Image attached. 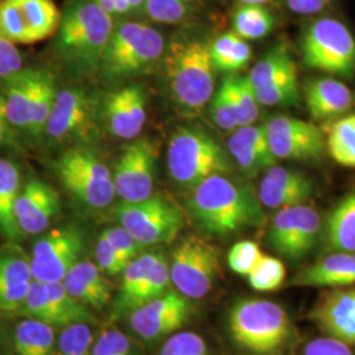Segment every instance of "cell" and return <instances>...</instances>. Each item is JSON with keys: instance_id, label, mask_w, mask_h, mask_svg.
<instances>
[{"instance_id": "bcb514c9", "label": "cell", "mask_w": 355, "mask_h": 355, "mask_svg": "<svg viewBox=\"0 0 355 355\" xmlns=\"http://www.w3.org/2000/svg\"><path fill=\"white\" fill-rule=\"evenodd\" d=\"M262 252L258 243L253 241H240L234 243L229 250L228 265L230 270L239 275L248 277L253 270Z\"/></svg>"}, {"instance_id": "1f68e13d", "label": "cell", "mask_w": 355, "mask_h": 355, "mask_svg": "<svg viewBox=\"0 0 355 355\" xmlns=\"http://www.w3.org/2000/svg\"><path fill=\"white\" fill-rule=\"evenodd\" d=\"M15 350L17 355H54V328L37 320H23L15 329Z\"/></svg>"}, {"instance_id": "9c48e42d", "label": "cell", "mask_w": 355, "mask_h": 355, "mask_svg": "<svg viewBox=\"0 0 355 355\" xmlns=\"http://www.w3.org/2000/svg\"><path fill=\"white\" fill-rule=\"evenodd\" d=\"M305 64L331 76L355 74V38L341 21L322 17L305 29L302 41Z\"/></svg>"}, {"instance_id": "7c38bea8", "label": "cell", "mask_w": 355, "mask_h": 355, "mask_svg": "<svg viewBox=\"0 0 355 355\" xmlns=\"http://www.w3.org/2000/svg\"><path fill=\"white\" fill-rule=\"evenodd\" d=\"M86 249V234L76 224L53 229L38 240L29 257L33 279L62 282L70 268L80 261Z\"/></svg>"}, {"instance_id": "4316f807", "label": "cell", "mask_w": 355, "mask_h": 355, "mask_svg": "<svg viewBox=\"0 0 355 355\" xmlns=\"http://www.w3.org/2000/svg\"><path fill=\"white\" fill-rule=\"evenodd\" d=\"M161 252L142 253L130 261L123 271V282L114 302V313L123 316L132 313L140 306L141 293L149 279L153 266Z\"/></svg>"}, {"instance_id": "7bdbcfd3", "label": "cell", "mask_w": 355, "mask_h": 355, "mask_svg": "<svg viewBox=\"0 0 355 355\" xmlns=\"http://www.w3.org/2000/svg\"><path fill=\"white\" fill-rule=\"evenodd\" d=\"M211 114L216 125L225 132L239 128V116L227 79L223 80L211 99Z\"/></svg>"}, {"instance_id": "7dc6e473", "label": "cell", "mask_w": 355, "mask_h": 355, "mask_svg": "<svg viewBox=\"0 0 355 355\" xmlns=\"http://www.w3.org/2000/svg\"><path fill=\"white\" fill-rule=\"evenodd\" d=\"M102 234L112 245L117 254L127 262L136 259L144 253V246L121 225L105 229Z\"/></svg>"}, {"instance_id": "5b68a950", "label": "cell", "mask_w": 355, "mask_h": 355, "mask_svg": "<svg viewBox=\"0 0 355 355\" xmlns=\"http://www.w3.org/2000/svg\"><path fill=\"white\" fill-rule=\"evenodd\" d=\"M167 168L178 186L192 191L208 178L228 175L233 161L211 133L200 128L183 127L168 140Z\"/></svg>"}, {"instance_id": "d590c367", "label": "cell", "mask_w": 355, "mask_h": 355, "mask_svg": "<svg viewBox=\"0 0 355 355\" xmlns=\"http://www.w3.org/2000/svg\"><path fill=\"white\" fill-rule=\"evenodd\" d=\"M327 150L338 165L355 167V114L340 119L330 128Z\"/></svg>"}, {"instance_id": "44dd1931", "label": "cell", "mask_w": 355, "mask_h": 355, "mask_svg": "<svg viewBox=\"0 0 355 355\" xmlns=\"http://www.w3.org/2000/svg\"><path fill=\"white\" fill-rule=\"evenodd\" d=\"M110 130L123 140H135L146 123V96L137 85L127 86L111 94L103 108Z\"/></svg>"}, {"instance_id": "11a10c76", "label": "cell", "mask_w": 355, "mask_h": 355, "mask_svg": "<svg viewBox=\"0 0 355 355\" xmlns=\"http://www.w3.org/2000/svg\"><path fill=\"white\" fill-rule=\"evenodd\" d=\"M96 6H99L102 8L103 11L111 15L112 17L119 15V10H117V6H116V1L114 0H92Z\"/></svg>"}, {"instance_id": "60d3db41", "label": "cell", "mask_w": 355, "mask_h": 355, "mask_svg": "<svg viewBox=\"0 0 355 355\" xmlns=\"http://www.w3.org/2000/svg\"><path fill=\"white\" fill-rule=\"evenodd\" d=\"M94 334L89 324H74L61 331L54 355H91Z\"/></svg>"}, {"instance_id": "ffe728a7", "label": "cell", "mask_w": 355, "mask_h": 355, "mask_svg": "<svg viewBox=\"0 0 355 355\" xmlns=\"http://www.w3.org/2000/svg\"><path fill=\"white\" fill-rule=\"evenodd\" d=\"M313 191V182L304 173L275 165L262 178L258 199L266 208L283 209L306 203Z\"/></svg>"}, {"instance_id": "8d00e7d4", "label": "cell", "mask_w": 355, "mask_h": 355, "mask_svg": "<svg viewBox=\"0 0 355 355\" xmlns=\"http://www.w3.org/2000/svg\"><path fill=\"white\" fill-rule=\"evenodd\" d=\"M228 153L232 161L239 166L242 173L249 177H254L262 171H266L270 167L277 165V158L268 157L263 153L248 145L246 142L237 137L234 133L229 137Z\"/></svg>"}, {"instance_id": "e575fe53", "label": "cell", "mask_w": 355, "mask_h": 355, "mask_svg": "<svg viewBox=\"0 0 355 355\" xmlns=\"http://www.w3.org/2000/svg\"><path fill=\"white\" fill-rule=\"evenodd\" d=\"M275 26V16L262 4H241L233 16V32L243 40L266 37Z\"/></svg>"}, {"instance_id": "681fc988", "label": "cell", "mask_w": 355, "mask_h": 355, "mask_svg": "<svg viewBox=\"0 0 355 355\" xmlns=\"http://www.w3.org/2000/svg\"><path fill=\"white\" fill-rule=\"evenodd\" d=\"M95 257L99 268L104 271L107 275L116 277L123 274L128 263L124 258H121L117 252L112 248V245L107 241V239L101 234L96 242L95 248Z\"/></svg>"}, {"instance_id": "8992f818", "label": "cell", "mask_w": 355, "mask_h": 355, "mask_svg": "<svg viewBox=\"0 0 355 355\" xmlns=\"http://www.w3.org/2000/svg\"><path fill=\"white\" fill-rule=\"evenodd\" d=\"M165 51V38L155 28L128 21L114 26L99 67L110 79L140 76L152 69Z\"/></svg>"}, {"instance_id": "4fadbf2b", "label": "cell", "mask_w": 355, "mask_h": 355, "mask_svg": "<svg viewBox=\"0 0 355 355\" xmlns=\"http://www.w3.org/2000/svg\"><path fill=\"white\" fill-rule=\"evenodd\" d=\"M17 313L51 325V328L62 329L74 324L96 322L92 311L73 297L62 282L32 280Z\"/></svg>"}, {"instance_id": "f5cc1de1", "label": "cell", "mask_w": 355, "mask_h": 355, "mask_svg": "<svg viewBox=\"0 0 355 355\" xmlns=\"http://www.w3.org/2000/svg\"><path fill=\"white\" fill-rule=\"evenodd\" d=\"M331 0H286L291 12L296 15H316L324 11Z\"/></svg>"}, {"instance_id": "f35d334b", "label": "cell", "mask_w": 355, "mask_h": 355, "mask_svg": "<svg viewBox=\"0 0 355 355\" xmlns=\"http://www.w3.org/2000/svg\"><path fill=\"white\" fill-rule=\"evenodd\" d=\"M248 280L255 291H275L286 280V266L278 258L262 254L248 275Z\"/></svg>"}, {"instance_id": "7a4b0ae2", "label": "cell", "mask_w": 355, "mask_h": 355, "mask_svg": "<svg viewBox=\"0 0 355 355\" xmlns=\"http://www.w3.org/2000/svg\"><path fill=\"white\" fill-rule=\"evenodd\" d=\"M167 86L178 108L198 114L215 94V66L209 45L196 38L178 37L165 54Z\"/></svg>"}, {"instance_id": "f546056e", "label": "cell", "mask_w": 355, "mask_h": 355, "mask_svg": "<svg viewBox=\"0 0 355 355\" xmlns=\"http://www.w3.org/2000/svg\"><path fill=\"white\" fill-rule=\"evenodd\" d=\"M31 44L51 37L60 26L61 13L53 0H16Z\"/></svg>"}, {"instance_id": "ab89813d", "label": "cell", "mask_w": 355, "mask_h": 355, "mask_svg": "<svg viewBox=\"0 0 355 355\" xmlns=\"http://www.w3.org/2000/svg\"><path fill=\"white\" fill-rule=\"evenodd\" d=\"M257 101L261 105H296L300 102V87L297 73L284 76L262 89H254Z\"/></svg>"}, {"instance_id": "cb8c5ba5", "label": "cell", "mask_w": 355, "mask_h": 355, "mask_svg": "<svg viewBox=\"0 0 355 355\" xmlns=\"http://www.w3.org/2000/svg\"><path fill=\"white\" fill-rule=\"evenodd\" d=\"M62 283L73 297L89 309L102 311L111 302L112 287L99 266L91 261H79L64 275Z\"/></svg>"}, {"instance_id": "52a82bcc", "label": "cell", "mask_w": 355, "mask_h": 355, "mask_svg": "<svg viewBox=\"0 0 355 355\" xmlns=\"http://www.w3.org/2000/svg\"><path fill=\"white\" fill-rule=\"evenodd\" d=\"M58 177L76 203L87 209H104L114 202V179L102 159L86 148L76 146L57 162Z\"/></svg>"}, {"instance_id": "f907efd6", "label": "cell", "mask_w": 355, "mask_h": 355, "mask_svg": "<svg viewBox=\"0 0 355 355\" xmlns=\"http://www.w3.org/2000/svg\"><path fill=\"white\" fill-rule=\"evenodd\" d=\"M23 70V57L16 44L0 33V79H6Z\"/></svg>"}, {"instance_id": "db71d44e", "label": "cell", "mask_w": 355, "mask_h": 355, "mask_svg": "<svg viewBox=\"0 0 355 355\" xmlns=\"http://www.w3.org/2000/svg\"><path fill=\"white\" fill-rule=\"evenodd\" d=\"M10 127H11V124L8 123V119H7L4 101H3V96L0 95V145L6 144L7 140H8V137H10Z\"/></svg>"}, {"instance_id": "f6af8a7d", "label": "cell", "mask_w": 355, "mask_h": 355, "mask_svg": "<svg viewBox=\"0 0 355 355\" xmlns=\"http://www.w3.org/2000/svg\"><path fill=\"white\" fill-rule=\"evenodd\" d=\"M158 355H211L208 345L195 331H179L161 347Z\"/></svg>"}, {"instance_id": "603a6c76", "label": "cell", "mask_w": 355, "mask_h": 355, "mask_svg": "<svg viewBox=\"0 0 355 355\" xmlns=\"http://www.w3.org/2000/svg\"><path fill=\"white\" fill-rule=\"evenodd\" d=\"M353 284H355V253L340 252L304 267L287 282L288 287L338 288Z\"/></svg>"}, {"instance_id": "c3c4849f", "label": "cell", "mask_w": 355, "mask_h": 355, "mask_svg": "<svg viewBox=\"0 0 355 355\" xmlns=\"http://www.w3.org/2000/svg\"><path fill=\"white\" fill-rule=\"evenodd\" d=\"M91 355H132V346L123 331L107 329L94 341Z\"/></svg>"}, {"instance_id": "d4e9b609", "label": "cell", "mask_w": 355, "mask_h": 355, "mask_svg": "<svg viewBox=\"0 0 355 355\" xmlns=\"http://www.w3.org/2000/svg\"><path fill=\"white\" fill-rule=\"evenodd\" d=\"M304 99L308 112L315 120H330L346 114L354 104L353 92L343 82L320 78L306 83Z\"/></svg>"}, {"instance_id": "8fae6325", "label": "cell", "mask_w": 355, "mask_h": 355, "mask_svg": "<svg viewBox=\"0 0 355 355\" xmlns=\"http://www.w3.org/2000/svg\"><path fill=\"white\" fill-rule=\"evenodd\" d=\"M101 102L87 89L57 91L45 135L57 144L89 140L98 127Z\"/></svg>"}, {"instance_id": "6f0895ef", "label": "cell", "mask_w": 355, "mask_h": 355, "mask_svg": "<svg viewBox=\"0 0 355 355\" xmlns=\"http://www.w3.org/2000/svg\"><path fill=\"white\" fill-rule=\"evenodd\" d=\"M240 4H262L265 6L267 3H271L274 0H237Z\"/></svg>"}, {"instance_id": "74e56055", "label": "cell", "mask_w": 355, "mask_h": 355, "mask_svg": "<svg viewBox=\"0 0 355 355\" xmlns=\"http://www.w3.org/2000/svg\"><path fill=\"white\" fill-rule=\"evenodd\" d=\"M229 89L239 116V128L252 125L259 116V103L248 76H229Z\"/></svg>"}, {"instance_id": "9a60e30c", "label": "cell", "mask_w": 355, "mask_h": 355, "mask_svg": "<svg viewBox=\"0 0 355 355\" xmlns=\"http://www.w3.org/2000/svg\"><path fill=\"white\" fill-rule=\"evenodd\" d=\"M321 233V216L306 204L278 209L267 232V242L277 253L299 261L311 253Z\"/></svg>"}, {"instance_id": "7402d4cb", "label": "cell", "mask_w": 355, "mask_h": 355, "mask_svg": "<svg viewBox=\"0 0 355 355\" xmlns=\"http://www.w3.org/2000/svg\"><path fill=\"white\" fill-rule=\"evenodd\" d=\"M33 280L31 261L19 246L0 250V312H19Z\"/></svg>"}, {"instance_id": "277c9868", "label": "cell", "mask_w": 355, "mask_h": 355, "mask_svg": "<svg viewBox=\"0 0 355 355\" xmlns=\"http://www.w3.org/2000/svg\"><path fill=\"white\" fill-rule=\"evenodd\" d=\"M227 324L230 340L249 354H280L292 337L286 309L265 299H239L229 308Z\"/></svg>"}, {"instance_id": "5bb4252c", "label": "cell", "mask_w": 355, "mask_h": 355, "mask_svg": "<svg viewBox=\"0 0 355 355\" xmlns=\"http://www.w3.org/2000/svg\"><path fill=\"white\" fill-rule=\"evenodd\" d=\"M158 146L149 137L128 144L114 166L116 196L125 203H137L150 198L155 187Z\"/></svg>"}, {"instance_id": "e0dca14e", "label": "cell", "mask_w": 355, "mask_h": 355, "mask_svg": "<svg viewBox=\"0 0 355 355\" xmlns=\"http://www.w3.org/2000/svg\"><path fill=\"white\" fill-rule=\"evenodd\" d=\"M195 315L192 300L177 290L141 305L129 316L132 330L145 341H155L182 329Z\"/></svg>"}, {"instance_id": "f1b7e54d", "label": "cell", "mask_w": 355, "mask_h": 355, "mask_svg": "<svg viewBox=\"0 0 355 355\" xmlns=\"http://www.w3.org/2000/svg\"><path fill=\"white\" fill-rule=\"evenodd\" d=\"M20 171L8 159L0 158V233L15 241L21 236L13 208L20 192Z\"/></svg>"}, {"instance_id": "4dcf8cb0", "label": "cell", "mask_w": 355, "mask_h": 355, "mask_svg": "<svg viewBox=\"0 0 355 355\" xmlns=\"http://www.w3.org/2000/svg\"><path fill=\"white\" fill-rule=\"evenodd\" d=\"M296 71V64L292 60L291 51L286 42L274 45L266 54L254 64L248 76L254 89L266 87L284 76Z\"/></svg>"}, {"instance_id": "484cf974", "label": "cell", "mask_w": 355, "mask_h": 355, "mask_svg": "<svg viewBox=\"0 0 355 355\" xmlns=\"http://www.w3.org/2000/svg\"><path fill=\"white\" fill-rule=\"evenodd\" d=\"M38 70L23 69L4 79V107L11 127L26 129L29 127V111Z\"/></svg>"}, {"instance_id": "2e32d148", "label": "cell", "mask_w": 355, "mask_h": 355, "mask_svg": "<svg viewBox=\"0 0 355 355\" xmlns=\"http://www.w3.org/2000/svg\"><path fill=\"white\" fill-rule=\"evenodd\" d=\"M270 149L277 159L318 161L327 152L321 129L309 121L278 114L265 124Z\"/></svg>"}, {"instance_id": "30bf717a", "label": "cell", "mask_w": 355, "mask_h": 355, "mask_svg": "<svg viewBox=\"0 0 355 355\" xmlns=\"http://www.w3.org/2000/svg\"><path fill=\"white\" fill-rule=\"evenodd\" d=\"M168 267L175 290L191 300H199L215 286L220 272V254L214 243L192 234L178 243Z\"/></svg>"}, {"instance_id": "816d5d0a", "label": "cell", "mask_w": 355, "mask_h": 355, "mask_svg": "<svg viewBox=\"0 0 355 355\" xmlns=\"http://www.w3.org/2000/svg\"><path fill=\"white\" fill-rule=\"evenodd\" d=\"M304 355H355V353L350 345L327 336L306 343Z\"/></svg>"}, {"instance_id": "ac0fdd59", "label": "cell", "mask_w": 355, "mask_h": 355, "mask_svg": "<svg viewBox=\"0 0 355 355\" xmlns=\"http://www.w3.org/2000/svg\"><path fill=\"white\" fill-rule=\"evenodd\" d=\"M308 318L328 337L355 346V284L322 293Z\"/></svg>"}, {"instance_id": "d6a6232c", "label": "cell", "mask_w": 355, "mask_h": 355, "mask_svg": "<svg viewBox=\"0 0 355 355\" xmlns=\"http://www.w3.org/2000/svg\"><path fill=\"white\" fill-rule=\"evenodd\" d=\"M212 64L220 71L234 73L243 69L252 58V48L234 32H227L209 45Z\"/></svg>"}, {"instance_id": "ee69618b", "label": "cell", "mask_w": 355, "mask_h": 355, "mask_svg": "<svg viewBox=\"0 0 355 355\" xmlns=\"http://www.w3.org/2000/svg\"><path fill=\"white\" fill-rule=\"evenodd\" d=\"M0 33L16 45L31 44V38L16 0H3L0 3Z\"/></svg>"}, {"instance_id": "3957f363", "label": "cell", "mask_w": 355, "mask_h": 355, "mask_svg": "<svg viewBox=\"0 0 355 355\" xmlns=\"http://www.w3.org/2000/svg\"><path fill=\"white\" fill-rule=\"evenodd\" d=\"M114 29L111 15L92 0H79L61 16L57 31L58 55L78 74H87L99 67Z\"/></svg>"}, {"instance_id": "ba28073f", "label": "cell", "mask_w": 355, "mask_h": 355, "mask_svg": "<svg viewBox=\"0 0 355 355\" xmlns=\"http://www.w3.org/2000/svg\"><path fill=\"white\" fill-rule=\"evenodd\" d=\"M114 216L144 248L174 241L184 227L182 208L162 195H152L137 203L121 202Z\"/></svg>"}, {"instance_id": "9f6ffc18", "label": "cell", "mask_w": 355, "mask_h": 355, "mask_svg": "<svg viewBox=\"0 0 355 355\" xmlns=\"http://www.w3.org/2000/svg\"><path fill=\"white\" fill-rule=\"evenodd\" d=\"M127 3L129 4L132 11L144 8V0H127Z\"/></svg>"}, {"instance_id": "83f0119b", "label": "cell", "mask_w": 355, "mask_h": 355, "mask_svg": "<svg viewBox=\"0 0 355 355\" xmlns=\"http://www.w3.org/2000/svg\"><path fill=\"white\" fill-rule=\"evenodd\" d=\"M325 241L333 253H355V192L331 209L325 224Z\"/></svg>"}, {"instance_id": "836d02e7", "label": "cell", "mask_w": 355, "mask_h": 355, "mask_svg": "<svg viewBox=\"0 0 355 355\" xmlns=\"http://www.w3.org/2000/svg\"><path fill=\"white\" fill-rule=\"evenodd\" d=\"M57 91L53 74L46 70H38L37 80L31 102L28 127V132L35 139H40L45 135V128L53 110Z\"/></svg>"}, {"instance_id": "6da1fadb", "label": "cell", "mask_w": 355, "mask_h": 355, "mask_svg": "<svg viewBox=\"0 0 355 355\" xmlns=\"http://www.w3.org/2000/svg\"><path fill=\"white\" fill-rule=\"evenodd\" d=\"M189 209L199 228L220 237L265 223L258 193L228 175H214L196 186L191 193Z\"/></svg>"}, {"instance_id": "d6986e66", "label": "cell", "mask_w": 355, "mask_h": 355, "mask_svg": "<svg viewBox=\"0 0 355 355\" xmlns=\"http://www.w3.org/2000/svg\"><path fill=\"white\" fill-rule=\"evenodd\" d=\"M61 209L58 192L46 182L32 178L20 189L13 214L21 234H40Z\"/></svg>"}, {"instance_id": "b9f144b4", "label": "cell", "mask_w": 355, "mask_h": 355, "mask_svg": "<svg viewBox=\"0 0 355 355\" xmlns=\"http://www.w3.org/2000/svg\"><path fill=\"white\" fill-rule=\"evenodd\" d=\"M144 10L155 23L179 24L192 11L191 0H144Z\"/></svg>"}]
</instances>
